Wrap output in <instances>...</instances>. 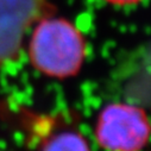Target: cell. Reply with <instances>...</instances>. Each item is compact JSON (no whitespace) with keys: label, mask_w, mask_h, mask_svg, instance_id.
I'll list each match as a JSON object with an SVG mask.
<instances>
[{"label":"cell","mask_w":151,"mask_h":151,"mask_svg":"<svg viewBox=\"0 0 151 151\" xmlns=\"http://www.w3.org/2000/svg\"><path fill=\"white\" fill-rule=\"evenodd\" d=\"M86 52L83 35L69 20L47 16L35 24L29 57L40 73L58 80L75 76L85 62Z\"/></svg>","instance_id":"6da1fadb"},{"label":"cell","mask_w":151,"mask_h":151,"mask_svg":"<svg viewBox=\"0 0 151 151\" xmlns=\"http://www.w3.org/2000/svg\"><path fill=\"white\" fill-rule=\"evenodd\" d=\"M94 136L105 151H143L151 139V119L138 105L111 102L99 113Z\"/></svg>","instance_id":"7a4b0ae2"},{"label":"cell","mask_w":151,"mask_h":151,"mask_svg":"<svg viewBox=\"0 0 151 151\" xmlns=\"http://www.w3.org/2000/svg\"><path fill=\"white\" fill-rule=\"evenodd\" d=\"M50 12L48 0H0V68L19 55L26 32Z\"/></svg>","instance_id":"3957f363"},{"label":"cell","mask_w":151,"mask_h":151,"mask_svg":"<svg viewBox=\"0 0 151 151\" xmlns=\"http://www.w3.org/2000/svg\"><path fill=\"white\" fill-rule=\"evenodd\" d=\"M40 151H92L88 139L76 129L62 127L42 140Z\"/></svg>","instance_id":"277c9868"},{"label":"cell","mask_w":151,"mask_h":151,"mask_svg":"<svg viewBox=\"0 0 151 151\" xmlns=\"http://www.w3.org/2000/svg\"><path fill=\"white\" fill-rule=\"evenodd\" d=\"M104 1L111 5H116V6H130V5H134L142 1V0H104Z\"/></svg>","instance_id":"5b68a950"}]
</instances>
